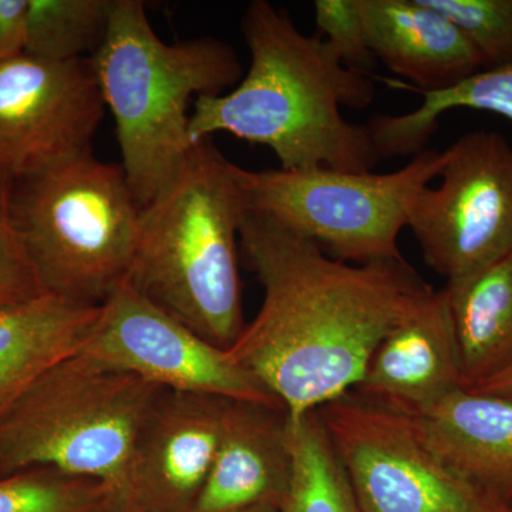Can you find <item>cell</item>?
<instances>
[{
    "label": "cell",
    "instance_id": "ac0fdd59",
    "mask_svg": "<svg viewBox=\"0 0 512 512\" xmlns=\"http://www.w3.org/2000/svg\"><path fill=\"white\" fill-rule=\"evenodd\" d=\"M460 350L464 389L512 365V252L446 288Z\"/></svg>",
    "mask_w": 512,
    "mask_h": 512
},
{
    "label": "cell",
    "instance_id": "cb8c5ba5",
    "mask_svg": "<svg viewBox=\"0 0 512 512\" xmlns=\"http://www.w3.org/2000/svg\"><path fill=\"white\" fill-rule=\"evenodd\" d=\"M316 28L345 66L369 73L376 64L367 43L360 0H316Z\"/></svg>",
    "mask_w": 512,
    "mask_h": 512
},
{
    "label": "cell",
    "instance_id": "f1b7e54d",
    "mask_svg": "<svg viewBox=\"0 0 512 512\" xmlns=\"http://www.w3.org/2000/svg\"><path fill=\"white\" fill-rule=\"evenodd\" d=\"M508 505H510V508H511V511H512V497L510 498V500H508Z\"/></svg>",
    "mask_w": 512,
    "mask_h": 512
},
{
    "label": "cell",
    "instance_id": "8992f818",
    "mask_svg": "<svg viewBox=\"0 0 512 512\" xmlns=\"http://www.w3.org/2000/svg\"><path fill=\"white\" fill-rule=\"evenodd\" d=\"M8 207L43 292L101 306L127 281L143 208L120 164L92 153L15 178Z\"/></svg>",
    "mask_w": 512,
    "mask_h": 512
},
{
    "label": "cell",
    "instance_id": "83f0119b",
    "mask_svg": "<svg viewBox=\"0 0 512 512\" xmlns=\"http://www.w3.org/2000/svg\"><path fill=\"white\" fill-rule=\"evenodd\" d=\"M238 512H281L275 505H255V507L247 508Z\"/></svg>",
    "mask_w": 512,
    "mask_h": 512
},
{
    "label": "cell",
    "instance_id": "6da1fadb",
    "mask_svg": "<svg viewBox=\"0 0 512 512\" xmlns=\"http://www.w3.org/2000/svg\"><path fill=\"white\" fill-rule=\"evenodd\" d=\"M239 248L264 299L227 352L291 420L353 392L380 342L434 291L404 258L339 261L252 212Z\"/></svg>",
    "mask_w": 512,
    "mask_h": 512
},
{
    "label": "cell",
    "instance_id": "30bf717a",
    "mask_svg": "<svg viewBox=\"0 0 512 512\" xmlns=\"http://www.w3.org/2000/svg\"><path fill=\"white\" fill-rule=\"evenodd\" d=\"M79 353L171 392L281 406L227 349L201 338L127 281L100 306Z\"/></svg>",
    "mask_w": 512,
    "mask_h": 512
},
{
    "label": "cell",
    "instance_id": "3957f363",
    "mask_svg": "<svg viewBox=\"0 0 512 512\" xmlns=\"http://www.w3.org/2000/svg\"><path fill=\"white\" fill-rule=\"evenodd\" d=\"M231 163L212 143L195 144L160 195L141 211L127 282L221 349L244 330L239 232L247 215Z\"/></svg>",
    "mask_w": 512,
    "mask_h": 512
},
{
    "label": "cell",
    "instance_id": "9c48e42d",
    "mask_svg": "<svg viewBox=\"0 0 512 512\" xmlns=\"http://www.w3.org/2000/svg\"><path fill=\"white\" fill-rule=\"evenodd\" d=\"M439 178L417 195L407 228L451 284L512 252V146L497 131L464 134L447 148Z\"/></svg>",
    "mask_w": 512,
    "mask_h": 512
},
{
    "label": "cell",
    "instance_id": "7a4b0ae2",
    "mask_svg": "<svg viewBox=\"0 0 512 512\" xmlns=\"http://www.w3.org/2000/svg\"><path fill=\"white\" fill-rule=\"evenodd\" d=\"M241 30L248 72L229 92L194 100L192 146L227 133L271 148L282 170L372 171L380 157L369 128L342 114L373 103L372 74L345 66L322 37L303 35L266 0L249 3Z\"/></svg>",
    "mask_w": 512,
    "mask_h": 512
},
{
    "label": "cell",
    "instance_id": "44dd1931",
    "mask_svg": "<svg viewBox=\"0 0 512 512\" xmlns=\"http://www.w3.org/2000/svg\"><path fill=\"white\" fill-rule=\"evenodd\" d=\"M116 0H28L23 52L49 62L93 57L109 33Z\"/></svg>",
    "mask_w": 512,
    "mask_h": 512
},
{
    "label": "cell",
    "instance_id": "8fae6325",
    "mask_svg": "<svg viewBox=\"0 0 512 512\" xmlns=\"http://www.w3.org/2000/svg\"><path fill=\"white\" fill-rule=\"evenodd\" d=\"M104 104L92 57L0 62V178L12 181L92 154Z\"/></svg>",
    "mask_w": 512,
    "mask_h": 512
},
{
    "label": "cell",
    "instance_id": "484cf974",
    "mask_svg": "<svg viewBox=\"0 0 512 512\" xmlns=\"http://www.w3.org/2000/svg\"><path fill=\"white\" fill-rule=\"evenodd\" d=\"M28 0H0V62L23 52Z\"/></svg>",
    "mask_w": 512,
    "mask_h": 512
},
{
    "label": "cell",
    "instance_id": "4fadbf2b",
    "mask_svg": "<svg viewBox=\"0 0 512 512\" xmlns=\"http://www.w3.org/2000/svg\"><path fill=\"white\" fill-rule=\"evenodd\" d=\"M463 389L456 329L441 289L380 342L353 392L384 409L419 417Z\"/></svg>",
    "mask_w": 512,
    "mask_h": 512
},
{
    "label": "cell",
    "instance_id": "603a6c76",
    "mask_svg": "<svg viewBox=\"0 0 512 512\" xmlns=\"http://www.w3.org/2000/svg\"><path fill=\"white\" fill-rule=\"evenodd\" d=\"M450 20L481 57L483 70L512 63V0H424Z\"/></svg>",
    "mask_w": 512,
    "mask_h": 512
},
{
    "label": "cell",
    "instance_id": "9a60e30c",
    "mask_svg": "<svg viewBox=\"0 0 512 512\" xmlns=\"http://www.w3.org/2000/svg\"><path fill=\"white\" fill-rule=\"evenodd\" d=\"M376 60L402 79L382 82L409 92L450 89L484 69L470 42L424 0H360Z\"/></svg>",
    "mask_w": 512,
    "mask_h": 512
},
{
    "label": "cell",
    "instance_id": "52a82bcc",
    "mask_svg": "<svg viewBox=\"0 0 512 512\" xmlns=\"http://www.w3.org/2000/svg\"><path fill=\"white\" fill-rule=\"evenodd\" d=\"M446 150L421 151L393 173L332 168L251 171L237 165L248 212L311 239L350 264L403 259L400 232L424 188L439 177Z\"/></svg>",
    "mask_w": 512,
    "mask_h": 512
},
{
    "label": "cell",
    "instance_id": "ffe728a7",
    "mask_svg": "<svg viewBox=\"0 0 512 512\" xmlns=\"http://www.w3.org/2000/svg\"><path fill=\"white\" fill-rule=\"evenodd\" d=\"M292 474L281 512H365L318 414L289 419Z\"/></svg>",
    "mask_w": 512,
    "mask_h": 512
},
{
    "label": "cell",
    "instance_id": "d6986e66",
    "mask_svg": "<svg viewBox=\"0 0 512 512\" xmlns=\"http://www.w3.org/2000/svg\"><path fill=\"white\" fill-rule=\"evenodd\" d=\"M417 94L423 97L417 109L396 116L379 114L366 124L380 160L416 157L426 150L440 117L451 110L488 111L512 121V63L481 70L450 89Z\"/></svg>",
    "mask_w": 512,
    "mask_h": 512
},
{
    "label": "cell",
    "instance_id": "5bb4252c",
    "mask_svg": "<svg viewBox=\"0 0 512 512\" xmlns=\"http://www.w3.org/2000/svg\"><path fill=\"white\" fill-rule=\"evenodd\" d=\"M292 474L284 407L229 400L210 474L192 512L281 507Z\"/></svg>",
    "mask_w": 512,
    "mask_h": 512
},
{
    "label": "cell",
    "instance_id": "277c9868",
    "mask_svg": "<svg viewBox=\"0 0 512 512\" xmlns=\"http://www.w3.org/2000/svg\"><path fill=\"white\" fill-rule=\"evenodd\" d=\"M106 109L116 121L121 168L141 208L164 191L192 150V97L234 89L244 67L214 37L165 43L141 0H116L109 33L92 57Z\"/></svg>",
    "mask_w": 512,
    "mask_h": 512
},
{
    "label": "cell",
    "instance_id": "2e32d148",
    "mask_svg": "<svg viewBox=\"0 0 512 512\" xmlns=\"http://www.w3.org/2000/svg\"><path fill=\"white\" fill-rule=\"evenodd\" d=\"M426 443L488 493L512 497V400L458 390L413 417Z\"/></svg>",
    "mask_w": 512,
    "mask_h": 512
},
{
    "label": "cell",
    "instance_id": "7c38bea8",
    "mask_svg": "<svg viewBox=\"0 0 512 512\" xmlns=\"http://www.w3.org/2000/svg\"><path fill=\"white\" fill-rule=\"evenodd\" d=\"M228 399L164 390L148 419L130 477V511L192 512L210 474Z\"/></svg>",
    "mask_w": 512,
    "mask_h": 512
},
{
    "label": "cell",
    "instance_id": "4316f807",
    "mask_svg": "<svg viewBox=\"0 0 512 512\" xmlns=\"http://www.w3.org/2000/svg\"><path fill=\"white\" fill-rule=\"evenodd\" d=\"M467 390L512 400V365L505 369L504 372L498 373V375L485 380V382L478 384L473 389Z\"/></svg>",
    "mask_w": 512,
    "mask_h": 512
},
{
    "label": "cell",
    "instance_id": "d4e9b609",
    "mask_svg": "<svg viewBox=\"0 0 512 512\" xmlns=\"http://www.w3.org/2000/svg\"><path fill=\"white\" fill-rule=\"evenodd\" d=\"M43 289L10 221L8 180L0 178V308L29 301Z\"/></svg>",
    "mask_w": 512,
    "mask_h": 512
},
{
    "label": "cell",
    "instance_id": "e0dca14e",
    "mask_svg": "<svg viewBox=\"0 0 512 512\" xmlns=\"http://www.w3.org/2000/svg\"><path fill=\"white\" fill-rule=\"evenodd\" d=\"M99 308L46 292L0 308V416L47 370L79 353Z\"/></svg>",
    "mask_w": 512,
    "mask_h": 512
},
{
    "label": "cell",
    "instance_id": "5b68a950",
    "mask_svg": "<svg viewBox=\"0 0 512 512\" xmlns=\"http://www.w3.org/2000/svg\"><path fill=\"white\" fill-rule=\"evenodd\" d=\"M163 392L82 353L67 357L0 416V477L55 468L106 485L130 511L134 454Z\"/></svg>",
    "mask_w": 512,
    "mask_h": 512
},
{
    "label": "cell",
    "instance_id": "ba28073f",
    "mask_svg": "<svg viewBox=\"0 0 512 512\" xmlns=\"http://www.w3.org/2000/svg\"><path fill=\"white\" fill-rule=\"evenodd\" d=\"M365 512H512L454 470L413 417L350 392L316 410Z\"/></svg>",
    "mask_w": 512,
    "mask_h": 512
},
{
    "label": "cell",
    "instance_id": "7402d4cb",
    "mask_svg": "<svg viewBox=\"0 0 512 512\" xmlns=\"http://www.w3.org/2000/svg\"><path fill=\"white\" fill-rule=\"evenodd\" d=\"M123 511L106 485L39 467L0 477V512Z\"/></svg>",
    "mask_w": 512,
    "mask_h": 512
}]
</instances>
